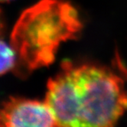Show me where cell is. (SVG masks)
Segmentation results:
<instances>
[{
  "instance_id": "1",
  "label": "cell",
  "mask_w": 127,
  "mask_h": 127,
  "mask_svg": "<svg viewBox=\"0 0 127 127\" xmlns=\"http://www.w3.org/2000/svg\"><path fill=\"white\" fill-rule=\"evenodd\" d=\"M44 101L56 127H116L127 111V90L110 67L67 61L48 82Z\"/></svg>"
},
{
  "instance_id": "7",
  "label": "cell",
  "mask_w": 127,
  "mask_h": 127,
  "mask_svg": "<svg viewBox=\"0 0 127 127\" xmlns=\"http://www.w3.org/2000/svg\"><path fill=\"white\" fill-rule=\"evenodd\" d=\"M0 16H2V13H1V11H0Z\"/></svg>"
},
{
  "instance_id": "4",
  "label": "cell",
  "mask_w": 127,
  "mask_h": 127,
  "mask_svg": "<svg viewBox=\"0 0 127 127\" xmlns=\"http://www.w3.org/2000/svg\"><path fill=\"white\" fill-rule=\"evenodd\" d=\"M16 54L12 47L0 40V75L5 74L15 68Z\"/></svg>"
},
{
  "instance_id": "6",
  "label": "cell",
  "mask_w": 127,
  "mask_h": 127,
  "mask_svg": "<svg viewBox=\"0 0 127 127\" xmlns=\"http://www.w3.org/2000/svg\"><path fill=\"white\" fill-rule=\"evenodd\" d=\"M9 1H12V0H0V2H6Z\"/></svg>"
},
{
  "instance_id": "2",
  "label": "cell",
  "mask_w": 127,
  "mask_h": 127,
  "mask_svg": "<svg viewBox=\"0 0 127 127\" xmlns=\"http://www.w3.org/2000/svg\"><path fill=\"white\" fill-rule=\"evenodd\" d=\"M81 28L76 8L64 0H41L27 8L11 34L16 74L26 77L51 64L61 44L75 38Z\"/></svg>"
},
{
  "instance_id": "3",
  "label": "cell",
  "mask_w": 127,
  "mask_h": 127,
  "mask_svg": "<svg viewBox=\"0 0 127 127\" xmlns=\"http://www.w3.org/2000/svg\"><path fill=\"white\" fill-rule=\"evenodd\" d=\"M0 127H56V122L45 101L10 97L0 108Z\"/></svg>"
},
{
  "instance_id": "5",
  "label": "cell",
  "mask_w": 127,
  "mask_h": 127,
  "mask_svg": "<svg viewBox=\"0 0 127 127\" xmlns=\"http://www.w3.org/2000/svg\"><path fill=\"white\" fill-rule=\"evenodd\" d=\"M2 30H3V22L2 19V16H0V35H1L2 32Z\"/></svg>"
}]
</instances>
